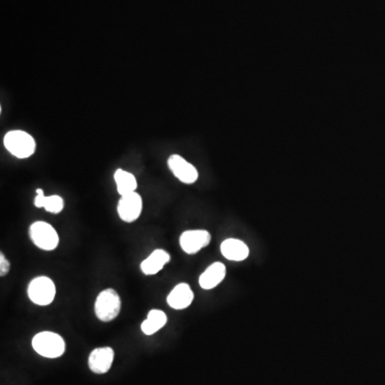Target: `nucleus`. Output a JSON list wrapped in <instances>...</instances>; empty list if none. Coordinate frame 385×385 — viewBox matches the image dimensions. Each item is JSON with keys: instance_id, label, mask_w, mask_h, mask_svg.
<instances>
[{"instance_id": "nucleus-10", "label": "nucleus", "mask_w": 385, "mask_h": 385, "mask_svg": "<svg viewBox=\"0 0 385 385\" xmlns=\"http://www.w3.org/2000/svg\"><path fill=\"white\" fill-rule=\"evenodd\" d=\"M194 292L187 283H180L173 288L167 295V304L173 309L182 311L187 309L194 301Z\"/></svg>"}, {"instance_id": "nucleus-15", "label": "nucleus", "mask_w": 385, "mask_h": 385, "mask_svg": "<svg viewBox=\"0 0 385 385\" xmlns=\"http://www.w3.org/2000/svg\"><path fill=\"white\" fill-rule=\"evenodd\" d=\"M34 205L36 208H43L46 211L53 214H58L65 208V201L59 195L46 196L42 189H36V196L34 198Z\"/></svg>"}, {"instance_id": "nucleus-8", "label": "nucleus", "mask_w": 385, "mask_h": 385, "mask_svg": "<svg viewBox=\"0 0 385 385\" xmlns=\"http://www.w3.org/2000/svg\"><path fill=\"white\" fill-rule=\"evenodd\" d=\"M118 215L126 223H134L140 219L142 212V198L138 193L124 195L120 198L117 207Z\"/></svg>"}, {"instance_id": "nucleus-17", "label": "nucleus", "mask_w": 385, "mask_h": 385, "mask_svg": "<svg viewBox=\"0 0 385 385\" xmlns=\"http://www.w3.org/2000/svg\"><path fill=\"white\" fill-rule=\"evenodd\" d=\"M10 269H11V264H10L9 260L1 252L0 254V276H6L9 273Z\"/></svg>"}, {"instance_id": "nucleus-16", "label": "nucleus", "mask_w": 385, "mask_h": 385, "mask_svg": "<svg viewBox=\"0 0 385 385\" xmlns=\"http://www.w3.org/2000/svg\"><path fill=\"white\" fill-rule=\"evenodd\" d=\"M114 179H115L117 191L120 196L131 194V193L136 191V189H137V180H136L135 176L131 173H128V171L123 170V169L116 170Z\"/></svg>"}, {"instance_id": "nucleus-1", "label": "nucleus", "mask_w": 385, "mask_h": 385, "mask_svg": "<svg viewBox=\"0 0 385 385\" xmlns=\"http://www.w3.org/2000/svg\"><path fill=\"white\" fill-rule=\"evenodd\" d=\"M32 348L41 356L57 358L66 352V342L54 332H40L32 338Z\"/></svg>"}, {"instance_id": "nucleus-5", "label": "nucleus", "mask_w": 385, "mask_h": 385, "mask_svg": "<svg viewBox=\"0 0 385 385\" xmlns=\"http://www.w3.org/2000/svg\"><path fill=\"white\" fill-rule=\"evenodd\" d=\"M29 237L32 243L42 250L52 252L59 245L58 232L50 224L38 221L29 227Z\"/></svg>"}, {"instance_id": "nucleus-6", "label": "nucleus", "mask_w": 385, "mask_h": 385, "mask_svg": "<svg viewBox=\"0 0 385 385\" xmlns=\"http://www.w3.org/2000/svg\"><path fill=\"white\" fill-rule=\"evenodd\" d=\"M181 248L187 255H195L211 243V234L207 230H187L179 239Z\"/></svg>"}, {"instance_id": "nucleus-13", "label": "nucleus", "mask_w": 385, "mask_h": 385, "mask_svg": "<svg viewBox=\"0 0 385 385\" xmlns=\"http://www.w3.org/2000/svg\"><path fill=\"white\" fill-rule=\"evenodd\" d=\"M221 252L230 262H243L248 259L250 248L239 239H227L222 243Z\"/></svg>"}, {"instance_id": "nucleus-4", "label": "nucleus", "mask_w": 385, "mask_h": 385, "mask_svg": "<svg viewBox=\"0 0 385 385\" xmlns=\"http://www.w3.org/2000/svg\"><path fill=\"white\" fill-rule=\"evenodd\" d=\"M27 295L34 304L39 306H48L54 302L56 297V286L50 277H36L28 285Z\"/></svg>"}, {"instance_id": "nucleus-12", "label": "nucleus", "mask_w": 385, "mask_h": 385, "mask_svg": "<svg viewBox=\"0 0 385 385\" xmlns=\"http://www.w3.org/2000/svg\"><path fill=\"white\" fill-rule=\"evenodd\" d=\"M169 262H170V255L166 250L158 248L149 255L146 259L140 264V270L147 276L156 275L162 271Z\"/></svg>"}, {"instance_id": "nucleus-7", "label": "nucleus", "mask_w": 385, "mask_h": 385, "mask_svg": "<svg viewBox=\"0 0 385 385\" xmlns=\"http://www.w3.org/2000/svg\"><path fill=\"white\" fill-rule=\"evenodd\" d=\"M167 164H168L173 175L180 182L184 183V184H193L198 180V171H197L196 167L187 162L179 154H173L169 156Z\"/></svg>"}, {"instance_id": "nucleus-11", "label": "nucleus", "mask_w": 385, "mask_h": 385, "mask_svg": "<svg viewBox=\"0 0 385 385\" xmlns=\"http://www.w3.org/2000/svg\"><path fill=\"white\" fill-rule=\"evenodd\" d=\"M227 270L225 264L222 262H214L199 276V286L205 290H211L223 282Z\"/></svg>"}, {"instance_id": "nucleus-3", "label": "nucleus", "mask_w": 385, "mask_h": 385, "mask_svg": "<svg viewBox=\"0 0 385 385\" xmlns=\"http://www.w3.org/2000/svg\"><path fill=\"white\" fill-rule=\"evenodd\" d=\"M4 144L8 151L18 158H28L36 151V140L27 132L15 130L6 134Z\"/></svg>"}, {"instance_id": "nucleus-9", "label": "nucleus", "mask_w": 385, "mask_h": 385, "mask_svg": "<svg viewBox=\"0 0 385 385\" xmlns=\"http://www.w3.org/2000/svg\"><path fill=\"white\" fill-rule=\"evenodd\" d=\"M114 358L115 352L111 347L97 348L89 356V368L95 374H106L113 365Z\"/></svg>"}, {"instance_id": "nucleus-14", "label": "nucleus", "mask_w": 385, "mask_h": 385, "mask_svg": "<svg viewBox=\"0 0 385 385\" xmlns=\"http://www.w3.org/2000/svg\"><path fill=\"white\" fill-rule=\"evenodd\" d=\"M167 321L168 318L164 311L160 309H151L149 311L146 320H144L140 325V329L144 335H154L166 325Z\"/></svg>"}, {"instance_id": "nucleus-2", "label": "nucleus", "mask_w": 385, "mask_h": 385, "mask_svg": "<svg viewBox=\"0 0 385 385\" xmlns=\"http://www.w3.org/2000/svg\"><path fill=\"white\" fill-rule=\"evenodd\" d=\"M121 299L113 288L104 289L99 293L95 303V313L102 323H111L119 316Z\"/></svg>"}]
</instances>
